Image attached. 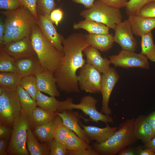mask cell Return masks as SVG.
<instances>
[{"mask_svg":"<svg viewBox=\"0 0 155 155\" xmlns=\"http://www.w3.org/2000/svg\"><path fill=\"white\" fill-rule=\"evenodd\" d=\"M90 46L86 34L82 33H72L64 39V55L60 66L53 73L60 91L67 94L80 92L76 72L86 63L83 52Z\"/></svg>","mask_w":155,"mask_h":155,"instance_id":"obj_1","label":"cell"},{"mask_svg":"<svg viewBox=\"0 0 155 155\" xmlns=\"http://www.w3.org/2000/svg\"><path fill=\"white\" fill-rule=\"evenodd\" d=\"M1 13L5 17V31L2 46L12 41L30 37L34 28L37 25V20L22 5L16 9Z\"/></svg>","mask_w":155,"mask_h":155,"instance_id":"obj_2","label":"cell"},{"mask_svg":"<svg viewBox=\"0 0 155 155\" xmlns=\"http://www.w3.org/2000/svg\"><path fill=\"white\" fill-rule=\"evenodd\" d=\"M34 51L42 69L53 73L60 65L64 55L44 36L37 25L30 36Z\"/></svg>","mask_w":155,"mask_h":155,"instance_id":"obj_3","label":"cell"},{"mask_svg":"<svg viewBox=\"0 0 155 155\" xmlns=\"http://www.w3.org/2000/svg\"><path fill=\"white\" fill-rule=\"evenodd\" d=\"M135 118L127 119L120 123L115 133L105 142H95L92 147L99 155H115L137 140L133 129Z\"/></svg>","mask_w":155,"mask_h":155,"instance_id":"obj_4","label":"cell"},{"mask_svg":"<svg viewBox=\"0 0 155 155\" xmlns=\"http://www.w3.org/2000/svg\"><path fill=\"white\" fill-rule=\"evenodd\" d=\"M30 127L29 118L21 110L14 123L10 140L7 147V155H30L26 145L27 131Z\"/></svg>","mask_w":155,"mask_h":155,"instance_id":"obj_5","label":"cell"},{"mask_svg":"<svg viewBox=\"0 0 155 155\" xmlns=\"http://www.w3.org/2000/svg\"><path fill=\"white\" fill-rule=\"evenodd\" d=\"M80 15L85 19L101 23L113 29L123 18L120 9L109 6L98 0L95 1L90 8L82 11Z\"/></svg>","mask_w":155,"mask_h":155,"instance_id":"obj_6","label":"cell"},{"mask_svg":"<svg viewBox=\"0 0 155 155\" xmlns=\"http://www.w3.org/2000/svg\"><path fill=\"white\" fill-rule=\"evenodd\" d=\"M73 99L68 98L62 101L57 112H60L65 110H72L73 109L81 110L86 115L89 116L92 121L98 123L101 121L106 123H114L113 118L110 115H106L99 112L96 108L98 100L94 96L86 95L82 97L80 103L75 104Z\"/></svg>","mask_w":155,"mask_h":155,"instance_id":"obj_7","label":"cell"},{"mask_svg":"<svg viewBox=\"0 0 155 155\" xmlns=\"http://www.w3.org/2000/svg\"><path fill=\"white\" fill-rule=\"evenodd\" d=\"M21 110L20 98L16 91L3 89L0 92V123L13 128Z\"/></svg>","mask_w":155,"mask_h":155,"instance_id":"obj_8","label":"cell"},{"mask_svg":"<svg viewBox=\"0 0 155 155\" xmlns=\"http://www.w3.org/2000/svg\"><path fill=\"white\" fill-rule=\"evenodd\" d=\"M90 64L86 63L80 68L77 79L80 90L95 94L100 91L102 75Z\"/></svg>","mask_w":155,"mask_h":155,"instance_id":"obj_9","label":"cell"},{"mask_svg":"<svg viewBox=\"0 0 155 155\" xmlns=\"http://www.w3.org/2000/svg\"><path fill=\"white\" fill-rule=\"evenodd\" d=\"M111 64L115 67L127 69L138 67L148 69L150 65L148 58L141 53H137L134 51L122 50L119 53L109 57Z\"/></svg>","mask_w":155,"mask_h":155,"instance_id":"obj_10","label":"cell"},{"mask_svg":"<svg viewBox=\"0 0 155 155\" xmlns=\"http://www.w3.org/2000/svg\"><path fill=\"white\" fill-rule=\"evenodd\" d=\"M114 42L118 43L122 50L134 51L137 46V42L133 36L131 25L128 19L117 24L114 29Z\"/></svg>","mask_w":155,"mask_h":155,"instance_id":"obj_11","label":"cell"},{"mask_svg":"<svg viewBox=\"0 0 155 155\" xmlns=\"http://www.w3.org/2000/svg\"><path fill=\"white\" fill-rule=\"evenodd\" d=\"M119 77L115 69L112 67L102 75L100 92L102 101L100 112L103 114L108 115L112 114V110L108 106L109 102L112 91Z\"/></svg>","mask_w":155,"mask_h":155,"instance_id":"obj_12","label":"cell"},{"mask_svg":"<svg viewBox=\"0 0 155 155\" xmlns=\"http://www.w3.org/2000/svg\"><path fill=\"white\" fill-rule=\"evenodd\" d=\"M37 21V25L45 38L58 50L63 52V42L65 38L57 32L50 16L39 14Z\"/></svg>","mask_w":155,"mask_h":155,"instance_id":"obj_13","label":"cell"},{"mask_svg":"<svg viewBox=\"0 0 155 155\" xmlns=\"http://www.w3.org/2000/svg\"><path fill=\"white\" fill-rule=\"evenodd\" d=\"M0 47L15 60L36 55L30 37L9 42Z\"/></svg>","mask_w":155,"mask_h":155,"instance_id":"obj_14","label":"cell"},{"mask_svg":"<svg viewBox=\"0 0 155 155\" xmlns=\"http://www.w3.org/2000/svg\"><path fill=\"white\" fill-rule=\"evenodd\" d=\"M57 112L62 119L63 125L74 132L87 144H89L90 143L91 141L80 125L81 117L78 112L65 110Z\"/></svg>","mask_w":155,"mask_h":155,"instance_id":"obj_15","label":"cell"},{"mask_svg":"<svg viewBox=\"0 0 155 155\" xmlns=\"http://www.w3.org/2000/svg\"><path fill=\"white\" fill-rule=\"evenodd\" d=\"M40 91L50 96L59 97L60 95L57 85V80L53 73L43 70L35 76Z\"/></svg>","mask_w":155,"mask_h":155,"instance_id":"obj_16","label":"cell"},{"mask_svg":"<svg viewBox=\"0 0 155 155\" xmlns=\"http://www.w3.org/2000/svg\"><path fill=\"white\" fill-rule=\"evenodd\" d=\"M15 63L17 73L24 77L35 76L43 70L36 55L17 59L15 61Z\"/></svg>","mask_w":155,"mask_h":155,"instance_id":"obj_17","label":"cell"},{"mask_svg":"<svg viewBox=\"0 0 155 155\" xmlns=\"http://www.w3.org/2000/svg\"><path fill=\"white\" fill-rule=\"evenodd\" d=\"M133 132L136 140H140L144 144L149 142L155 135L146 116L144 115H139L135 119Z\"/></svg>","mask_w":155,"mask_h":155,"instance_id":"obj_18","label":"cell"},{"mask_svg":"<svg viewBox=\"0 0 155 155\" xmlns=\"http://www.w3.org/2000/svg\"><path fill=\"white\" fill-rule=\"evenodd\" d=\"M81 126L85 131L91 141H95L99 144L108 140L116 131L118 127H111L108 123L106 126L101 128L93 126H87L80 123Z\"/></svg>","mask_w":155,"mask_h":155,"instance_id":"obj_19","label":"cell"},{"mask_svg":"<svg viewBox=\"0 0 155 155\" xmlns=\"http://www.w3.org/2000/svg\"><path fill=\"white\" fill-rule=\"evenodd\" d=\"M134 34L141 37L155 28V18L136 14L128 16Z\"/></svg>","mask_w":155,"mask_h":155,"instance_id":"obj_20","label":"cell"},{"mask_svg":"<svg viewBox=\"0 0 155 155\" xmlns=\"http://www.w3.org/2000/svg\"><path fill=\"white\" fill-rule=\"evenodd\" d=\"M86 59V63L90 64L100 73H104L110 69L111 63L106 57L103 58L98 50L90 46L83 51Z\"/></svg>","mask_w":155,"mask_h":155,"instance_id":"obj_21","label":"cell"},{"mask_svg":"<svg viewBox=\"0 0 155 155\" xmlns=\"http://www.w3.org/2000/svg\"><path fill=\"white\" fill-rule=\"evenodd\" d=\"M62 124V119L57 115L48 123L35 127L33 133L40 141L47 142L54 138L57 129Z\"/></svg>","mask_w":155,"mask_h":155,"instance_id":"obj_22","label":"cell"},{"mask_svg":"<svg viewBox=\"0 0 155 155\" xmlns=\"http://www.w3.org/2000/svg\"><path fill=\"white\" fill-rule=\"evenodd\" d=\"M86 38L90 46L103 52H107L112 47L114 42L113 36L106 34H86Z\"/></svg>","mask_w":155,"mask_h":155,"instance_id":"obj_23","label":"cell"},{"mask_svg":"<svg viewBox=\"0 0 155 155\" xmlns=\"http://www.w3.org/2000/svg\"><path fill=\"white\" fill-rule=\"evenodd\" d=\"M26 144L31 155H49L50 150L47 142L40 143L30 127L27 131Z\"/></svg>","mask_w":155,"mask_h":155,"instance_id":"obj_24","label":"cell"},{"mask_svg":"<svg viewBox=\"0 0 155 155\" xmlns=\"http://www.w3.org/2000/svg\"><path fill=\"white\" fill-rule=\"evenodd\" d=\"M73 28L75 30L83 29L89 34H108L110 29L102 23L87 19L74 23Z\"/></svg>","mask_w":155,"mask_h":155,"instance_id":"obj_25","label":"cell"},{"mask_svg":"<svg viewBox=\"0 0 155 155\" xmlns=\"http://www.w3.org/2000/svg\"><path fill=\"white\" fill-rule=\"evenodd\" d=\"M16 91L20 98L21 110L30 119L37 107L36 101L32 99L28 92L20 85L17 87Z\"/></svg>","mask_w":155,"mask_h":155,"instance_id":"obj_26","label":"cell"},{"mask_svg":"<svg viewBox=\"0 0 155 155\" xmlns=\"http://www.w3.org/2000/svg\"><path fill=\"white\" fill-rule=\"evenodd\" d=\"M58 115L57 112H51L40 107H36L29 119L30 127L35 128L45 125L52 120Z\"/></svg>","mask_w":155,"mask_h":155,"instance_id":"obj_27","label":"cell"},{"mask_svg":"<svg viewBox=\"0 0 155 155\" xmlns=\"http://www.w3.org/2000/svg\"><path fill=\"white\" fill-rule=\"evenodd\" d=\"M23 77L17 73L0 72V87L5 90L16 91Z\"/></svg>","mask_w":155,"mask_h":155,"instance_id":"obj_28","label":"cell"},{"mask_svg":"<svg viewBox=\"0 0 155 155\" xmlns=\"http://www.w3.org/2000/svg\"><path fill=\"white\" fill-rule=\"evenodd\" d=\"M36 101L37 106L51 112H57L62 102L56 99L55 96H48L40 91L37 93Z\"/></svg>","mask_w":155,"mask_h":155,"instance_id":"obj_29","label":"cell"},{"mask_svg":"<svg viewBox=\"0 0 155 155\" xmlns=\"http://www.w3.org/2000/svg\"><path fill=\"white\" fill-rule=\"evenodd\" d=\"M141 37V53L151 62L155 63V44L152 32L144 35Z\"/></svg>","mask_w":155,"mask_h":155,"instance_id":"obj_30","label":"cell"},{"mask_svg":"<svg viewBox=\"0 0 155 155\" xmlns=\"http://www.w3.org/2000/svg\"><path fill=\"white\" fill-rule=\"evenodd\" d=\"M63 144L68 150L73 151L84 150L92 147L71 130L65 140Z\"/></svg>","mask_w":155,"mask_h":155,"instance_id":"obj_31","label":"cell"},{"mask_svg":"<svg viewBox=\"0 0 155 155\" xmlns=\"http://www.w3.org/2000/svg\"><path fill=\"white\" fill-rule=\"evenodd\" d=\"M20 85L28 92L33 99L36 101V96L39 90L35 76L33 75L24 76L21 81Z\"/></svg>","mask_w":155,"mask_h":155,"instance_id":"obj_32","label":"cell"},{"mask_svg":"<svg viewBox=\"0 0 155 155\" xmlns=\"http://www.w3.org/2000/svg\"><path fill=\"white\" fill-rule=\"evenodd\" d=\"M15 60L2 49H0V71L1 72L17 73Z\"/></svg>","mask_w":155,"mask_h":155,"instance_id":"obj_33","label":"cell"},{"mask_svg":"<svg viewBox=\"0 0 155 155\" xmlns=\"http://www.w3.org/2000/svg\"><path fill=\"white\" fill-rule=\"evenodd\" d=\"M155 0H129L125 7L128 16L137 14L140 10L148 3Z\"/></svg>","mask_w":155,"mask_h":155,"instance_id":"obj_34","label":"cell"},{"mask_svg":"<svg viewBox=\"0 0 155 155\" xmlns=\"http://www.w3.org/2000/svg\"><path fill=\"white\" fill-rule=\"evenodd\" d=\"M56 5L55 0H37V10L40 13V14L50 16Z\"/></svg>","mask_w":155,"mask_h":155,"instance_id":"obj_35","label":"cell"},{"mask_svg":"<svg viewBox=\"0 0 155 155\" xmlns=\"http://www.w3.org/2000/svg\"><path fill=\"white\" fill-rule=\"evenodd\" d=\"M47 143L50 150L49 155H68L67 150L65 146L54 139Z\"/></svg>","mask_w":155,"mask_h":155,"instance_id":"obj_36","label":"cell"},{"mask_svg":"<svg viewBox=\"0 0 155 155\" xmlns=\"http://www.w3.org/2000/svg\"><path fill=\"white\" fill-rule=\"evenodd\" d=\"M71 130L66 126L62 124L57 129L55 134L54 139L56 141L63 144L69 135Z\"/></svg>","mask_w":155,"mask_h":155,"instance_id":"obj_37","label":"cell"},{"mask_svg":"<svg viewBox=\"0 0 155 155\" xmlns=\"http://www.w3.org/2000/svg\"><path fill=\"white\" fill-rule=\"evenodd\" d=\"M22 5L27 9L37 20L38 14L37 8V0H20Z\"/></svg>","mask_w":155,"mask_h":155,"instance_id":"obj_38","label":"cell"},{"mask_svg":"<svg viewBox=\"0 0 155 155\" xmlns=\"http://www.w3.org/2000/svg\"><path fill=\"white\" fill-rule=\"evenodd\" d=\"M22 5L20 0H0V8L7 11L16 9Z\"/></svg>","mask_w":155,"mask_h":155,"instance_id":"obj_39","label":"cell"},{"mask_svg":"<svg viewBox=\"0 0 155 155\" xmlns=\"http://www.w3.org/2000/svg\"><path fill=\"white\" fill-rule=\"evenodd\" d=\"M137 14L143 16L155 18V1L147 4Z\"/></svg>","mask_w":155,"mask_h":155,"instance_id":"obj_40","label":"cell"},{"mask_svg":"<svg viewBox=\"0 0 155 155\" xmlns=\"http://www.w3.org/2000/svg\"><path fill=\"white\" fill-rule=\"evenodd\" d=\"M63 11L61 8L53 10L50 15V19L53 23L57 26L63 18Z\"/></svg>","mask_w":155,"mask_h":155,"instance_id":"obj_41","label":"cell"},{"mask_svg":"<svg viewBox=\"0 0 155 155\" xmlns=\"http://www.w3.org/2000/svg\"><path fill=\"white\" fill-rule=\"evenodd\" d=\"M112 7L120 9L125 7L128 0H98Z\"/></svg>","mask_w":155,"mask_h":155,"instance_id":"obj_42","label":"cell"},{"mask_svg":"<svg viewBox=\"0 0 155 155\" xmlns=\"http://www.w3.org/2000/svg\"><path fill=\"white\" fill-rule=\"evenodd\" d=\"M10 127L0 123V139L8 140L11 137L12 130Z\"/></svg>","mask_w":155,"mask_h":155,"instance_id":"obj_43","label":"cell"},{"mask_svg":"<svg viewBox=\"0 0 155 155\" xmlns=\"http://www.w3.org/2000/svg\"><path fill=\"white\" fill-rule=\"evenodd\" d=\"M67 150L68 155H99L92 147L78 151Z\"/></svg>","mask_w":155,"mask_h":155,"instance_id":"obj_44","label":"cell"},{"mask_svg":"<svg viewBox=\"0 0 155 155\" xmlns=\"http://www.w3.org/2000/svg\"><path fill=\"white\" fill-rule=\"evenodd\" d=\"M73 2L83 5L87 9L90 8L93 5L95 0H71Z\"/></svg>","mask_w":155,"mask_h":155,"instance_id":"obj_45","label":"cell"},{"mask_svg":"<svg viewBox=\"0 0 155 155\" xmlns=\"http://www.w3.org/2000/svg\"><path fill=\"white\" fill-rule=\"evenodd\" d=\"M5 31V22L2 18L0 19V46H1L3 44Z\"/></svg>","mask_w":155,"mask_h":155,"instance_id":"obj_46","label":"cell"},{"mask_svg":"<svg viewBox=\"0 0 155 155\" xmlns=\"http://www.w3.org/2000/svg\"><path fill=\"white\" fill-rule=\"evenodd\" d=\"M146 118L155 134V111L146 116Z\"/></svg>","mask_w":155,"mask_h":155,"instance_id":"obj_47","label":"cell"},{"mask_svg":"<svg viewBox=\"0 0 155 155\" xmlns=\"http://www.w3.org/2000/svg\"><path fill=\"white\" fill-rule=\"evenodd\" d=\"M7 140L5 139L0 140V155H7Z\"/></svg>","mask_w":155,"mask_h":155,"instance_id":"obj_48","label":"cell"},{"mask_svg":"<svg viewBox=\"0 0 155 155\" xmlns=\"http://www.w3.org/2000/svg\"><path fill=\"white\" fill-rule=\"evenodd\" d=\"M137 155H155V152L151 150L145 148L143 149L139 147L137 149Z\"/></svg>","mask_w":155,"mask_h":155,"instance_id":"obj_49","label":"cell"},{"mask_svg":"<svg viewBox=\"0 0 155 155\" xmlns=\"http://www.w3.org/2000/svg\"><path fill=\"white\" fill-rule=\"evenodd\" d=\"M127 147L118 153V155H137V151H135L133 148Z\"/></svg>","mask_w":155,"mask_h":155,"instance_id":"obj_50","label":"cell"},{"mask_svg":"<svg viewBox=\"0 0 155 155\" xmlns=\"http://www.w3.org/2000/svg\"><path fill=\"white\" fill-rule=\"evenodd\" d=\"M144 147L150 149L155 152V135L149 142L145 144Z\"/></svg>","mask_w":155,"mask_h":155,"instance_id":"obj_51","label":"cell"},{"mask_svg":"<svg viewBox=\"0 0 155 155\" xmlns=\"http://www.w3.org/2000/svg\"><path fill=\"white\" fill-rule=\"evenodd\" d=\"M57 0V1L58 2H59L61 1L62 0Z\"/></svg>","mask_w":155,"mask_h":155,"instance_id":"obj_52","label":"cell"}]
</instances>
